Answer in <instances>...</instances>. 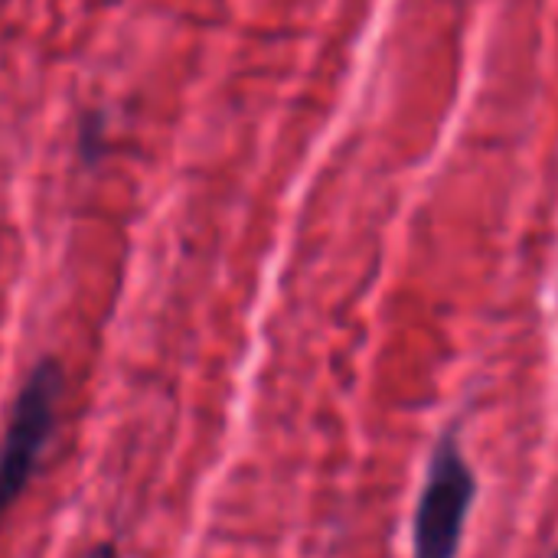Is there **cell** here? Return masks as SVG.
<instances>
[{
  "label": "cell",
  "mask_w": 558,
  "mask_h": 558,
  "mask_svg": "<svg viewBox=\"0 0 558 558\" xmlns=\"http://www.w3.org/2000/svg\"><path fill=\"white\" fill-rule=\"evenodd\" d=\"M556 558H558V549H556Z\"/></svg>",
  "instance_id": "obj_4"
},
{
  "label": "cell",
  "mask_w": 558,
  "mask_h": 558,
  "mask_svg": "<svg viewBox=\"0 0 558 558\" xmlns=\"http://www.w3.org/2000/svg\"><path fill=\"white\" fill-rule=\"evenodd\" d=\"M477 500V474L461 435L448 428L432 448L425 484L412 517V558H458Z\"/></svg>",
  "instance_id": "obj_1"
},
{
  "label": "cell",
  "mask_w": 558,
  "mask_h": 558,
  "mask_svg": "<svg viewBox=\"0 0 558 558\" xmlns=\"http://www.w3.org/2000/svg\"><path fill=\"white\" fill-rule=\"evenodd\" d=\"M62 396V369L56 360H43L23 383L13 412L7 418L0 445V523L26 490L46 441L52 438L56 409Z\"/></svg>",
  "instance_id": "obj_2"
},
{
  "label": "cell",
  "mask_w": 558,
  "mask_h": 558,
  "mask_svg": "<svg viewBox=\"0 0 558 558\" xmlns=\"http://www.w3.org/2000/svg\"><path fill=\"white\" fill-rule=\"evenodd\" d=\"M88 558H118V556H114V546H111V543H101V546H95V549H92V556Z\"/></svg>",
  "instance_id": "obj_3"
}]
</instances>
